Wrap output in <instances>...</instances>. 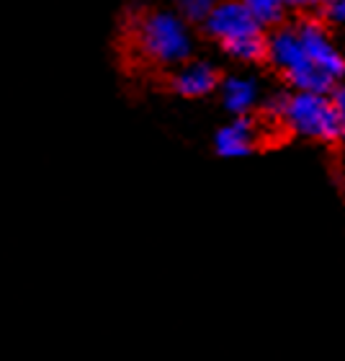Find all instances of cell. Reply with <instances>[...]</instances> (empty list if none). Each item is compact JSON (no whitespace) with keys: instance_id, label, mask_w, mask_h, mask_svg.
<instances>
[{"instance_id":"cell-1","label":"cell","mask_w":345,"mask_h":361,"mask_svg":"<svg viewBox=\"0 0 345 361\" xmlns=\"http://www.w3.org/2000/svg\"><path fill=\"white\" fill-rule=\"evenodd\" d=\"M137 47L163 65H178L186 62L191 54V37L186 23L175 13L168 11H152L137 21Z\"/></svg>"},{"instance_id":"cell-2","label":"cell","mask_w":345,"mask_h":361,"mask_svg":"<svg viewBox=\"0 0 345 361\" xmlns=\"http://www.w3.org/2000/svg\"><path fill=\"white\" fill-rule=\"evenodd\" d=\"M284 121L296 135H304L309 140H322V142L340 140L338 111L332 106V98L322 93L296 90L294 96H286Z\"/></svg>"},{"instance_id":"cell-3","label":"cell","mask_w":345,"mask_h":361,"mask_svg":"<svg viewBox=\"0 0 345 361\" xmlns=\"http://www.w3.org/2000/svg\"><path fill=\"white\" fill-rule=\"evenodd\" d=\"M203 29L222 47L261 34L258 21L248 13V8L242 6L240 0H217L214 11L203 21Z\"/></svg>"},{"instance_id":"cell-4","label":"cell","mask_w":345,"mask_h":361,"mask_svg":"<svg viewBox=\"0 0 345 361\" xmlns=\"http://www.w3.org/2000/svg\"><path fill=\"white\" fill-rule=\"evenodd\" d=\"M299 31V39L304 44V52H307V60L315 65L317 70H322L325 75H330L332 80H338L345 73V60L343 54L332 47L330 37L325 34V29L317 21H304L296 26Z\"/></svg>"},{"instance_id":"cell-5","label":"cell","mask_w":345,"mask_h":361,"mask_svg":"<svg viewBox=\"0 0 345 361\" xmlns=\"http://www.w3.org/2000/svg\"><path fill=\"white\" fill-rule=\"evenodd\" d=\"M265 44H268L270 62L284 73L286 80L312 65L307 60V52H304V44H301L296 29H276L270 34V39H265Z\"/></svg>"},{"instance_id":"cell-6","label":"cell","mask_w":345,"mask_h":361,"mask_svg":"<svg viewBox=\"0 0 345 361\" xmlns=\"http://www.w3.org/2000/svg\"><path fill=\"white\" fill-rule=\"evenodd\" d=\"M217 85H219V75L209 62H188V65H183L178 70V75L172 78V88L186 98L206 96Z\"/></svg>"},{"instance_id":"cell-7","label":"cell","mask_w":345,"mask_h":361,"mask_svg":"<svg viewBox=\"0 0 345 361\" xmlns=\"http://www.w3.org/2000/svg\"><path fill=\"white\" fill-rule=\"evenodd\" d=\"M217 152L222 158H242L253 152V121L245 116H237L227 127L217 132Z\"/></svg>"},{"instance_id":"cell-8","label":"cell","mask_w":345,"mask_h":361,"mask_svg":"<svg viewBox=\"0 0 345 361\" xmlns=\"http://www.w3.org/2000/svg\"><path fill=\"white\" fill-rule=\"evenodd\" d=\"M256 98H258V85L250 78H240V75L230 78L222 85V101H225V106L234 116L248 114L256 106Z\"/></svg>"},{"instance_id":"cell-9","label":"cell","mask_w":345,"mask_h":361,"mask_svg":"<svg viewBox=\"0 0 345 361\" xmlns=\"http://www.w3.org/2000/svg\"><path fill=\"white\" fill-rule=\"evenodd\" d=\"M248 13L258 21V26H273L284 18V0H240Z\"/></svg>"},{"instance_id":"cell-10","label":"cell","mask_w":345,"mask_h":361,"mask_svg":"<svg viewBox=\"0 0 345 361\" xmlns=\"http://www.w3.org/2000/svg\"><path fill=\"white\" fill-rule=\"evenodd\" d=\"M178 3V11L183 18L188 21H206V16L214 11L217 0H175Z\"/></svg>"},{"instance_id":"cell-11","label":"cell","mask_w":345,"mask_h":361,"mask_svg":"<svg viewBox=\"0 0 345 361\" xmlns=\"http://www.w3.org/2000/svg\"><path fill=\"white\" fill-rule=\"evenodd\" d=\"M332 106L338 111V121H340V140L345 142V88H338L332 93Z\"/></svg>"},{"instance_id":"cell-12","label":"cell","mask_w":345,"mask_h":361,"mask_svg":"<svg viewBox=\"0 0 345 361\" xmlns=\"http://www.w3.org/2000/svg\"><path fill=\"white\" fill-rule=\"evenodd\" d=\"M325 16L335 23H345V0H330L325 6Z\"/></svg>"},{"instance_id":"cell-13","label":"cell","mask_w":345,"mask_h":361,"mask_svg":"<svg viewBox=\"0 0 345 361\" xmlns=\"http://www.w3.org/2000/svg\"><path fill=\"white\" fill-rule=\"evenodd\" d=\"M330 0H284V6H294V8H317V6H327Z\"/></svg>"}]
</instances>
